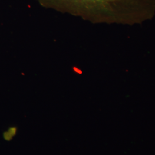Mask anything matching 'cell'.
Instances as JSON below:
<instances>
[{"instance_id": "6da1fadb", "label": "cell", "mask_w": 155, "mask_h": 155, "mask_svg": "<svg viewBox=\"0 0 155 155\" xmlns=\"http://www.w3.org/2000/svg\"><path fill=\"white\" fill-rule=\"evenodd\" d=\"M45 8L94 23L133 26L155 17V0H37Z\"/></svg>"}]
</instances>
